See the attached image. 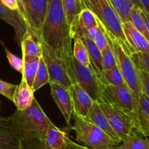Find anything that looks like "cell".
<instances>
[{"instance_id":"obj_1","label":"cell","mask_w":149,"mask_h":149,"mask_svg":"<svg viewBox=\"0 0 149 149\" xmlns=\"http://www.w3.org/2000/svg\"><path fill=\"white\" fill-rule=\"evenodd\" d=\"M71 40L62 0H49L40 42L50 48L69 66L73 67L74 56Z\"/></svg>"},{"instance_id":"obj_2","label":"cell","mask_w":149,"mask_h":149,"mask_svg":"<svg viewBox=\"0 0 149 149\" xmlns=\"http://www.w3.org/2000/svg\"><path fill=\"white\" fill-rule=\"evenodd\" d=\"M13 132L20 140H45L49 125L52 123L36 98L33 104L23 111L16 110L9 116Z\"/></svg>"},{"instance_id":"obj_3","label":"cell","mask_w":149,"mask_h":149,"mask_svg":"<svg viewBox=\"0 0 149 149\" xmlns=\"http://www.w3.org/2000/svg\"><path fill=\"white\" fill-rule=\"evenodd\" d=\"M83 7L87 8L95 16L108 33L114 38L122 49L130 56V48L127 43L123 29L122 22L116 10L109 0H81Z\"/></svg>"},{"instance_id":"obj_4","label":"cell","mask_w":149,"mask_h":149,"mask_svg":"<svg viewBox=\"0 0 149 149\" xmlns=\"http://www.w3.org/2000/svg\"><path fill=\"white\" fill-rule=\"evenodd\" d=\"M108 45L110 46L116 58L117 66L124 77L127 86L132 93L137 104H139L140 97L142 94V87L140 80L138 71L134 64L132 58L122 49L120 44L106 31Z\"/></svg>"},{"instance_id":"obj_5","label":"cell","mask_w":149,"mask_h":149,"mask_svg":"<svg viewBox=\"0 0 149 149\" xmlns=\"http://www.w3.org/2000/svg\"><path fill=\"white\" fill-rule=\"evenodd\" d=\"M101 94L102 97L100 100L122 111L134 119L140 133L138 106L127 84L120 86H102Z\"/></svg>"},{"instance_id":"obj_6","label":"cell","mask_w":149,"mask_h":149,"mask_svg":"<svg viewBox=\"0 0 149 149\" xmlns=\"http://www.w3.org/2000/svg\"><path fill=\"white\" fill-rule=\"evenodd\" d=\"M76 133V139L92 149H109L119 146L103 131L90 122L75 117V123L71 127Z\"/></svg>"},{"instance_id":"obj_7","label":"cell","mask_w":149,"mask_h":149,"mask_svg":"<svg viewBox=\"0 0 149 149\" xmlns=\"http://www.w3.org/2000/svg\"><path fill=\"white\" fill-rule=\"evenodd\" d=\"M42 58L47 68L49 83L55 82L68 89L76 83L74 66L71 67L64 61L58 58L49 47L41 42Z\"/></svg>"},{"instance_id":"obj_8","label":"cell","mask_w":149,"mask_h":149,"mask_svg":"<svg viewBox=\"0 0 149 149\" xmlns=\"http://www.w3.org/2000/svg\"><path fill=\"white\" fill-rule=\"evenodd\" d=\"M17 3L18 12L27 24L29 31L40 41L49 0H17Z\"/></svg>"},{"instance_id":"obj_9","label":"cell","mask_w":149,"mask_h":149,"mask_svg":"<svg viewBox=\"0 0 149 149\" xmlns=\"http://www.w3.org/2000/svg\"><path fill=\"white\" fill-rule=\"evenodd\" d=\"M97 103L121 142H123L130 136L141 137L135 122L130 116L113 107L103 100H99Z\"/></svg>"},{"instance_id":"obj_10","label":"cell","mask_w":149,"mask_h":149,"mask_svg":"<svg viewBox=\"0 0 149 149\" xmlns=\"http://www.w3.org/2000/svg\"><path fill=\"white\" fill-rule=\"evenodd\" d=\"M74 77L76 83L79 84L89 95L93 101L97 102L102 97V85L94 71L90 68L79 63L73 59Z\"/></svg>"},{"instance_id":"obj_11","label":"cell","mask_w":149,"mask_h":149,"mask_svg":"<svg viewBox=\"0 0 149 149\" xmlns=\"http://www.w3.org/2000/svg\"><path fill=\"white\" fill-rule=\"evenodd\" d=\"M68 91L72 102L73 114L75 117L87 121L89 112L94 103L93 100L77 83L73 84Z\"/></svg>"},{"instance_id":"obj_12","label":"cell","mask_w":149,"mask_h":149,"mask_svg":"<svg viewBox=\"0 0 149 149\" xmlns=\"http://www.w3.org/2000/svg\"><path fill=\"white\" fill-rule=\"evenodd\" d=\"M50 86L51 95L59 108L65 122L70 126V121L73 114L72 102L68 89L55 82L49 83Z\"/></svg>"},{"instance_id":"obj_13","label":"cell","mask_w":149,"mask_h":149,"mask_svg":"<svg viewBox=\"0 0 149 149\" xmlns=\"http://www.w3.org/2000/svg\"><path fill=\"white\" fill-rule=\"evenodd\" d=\"M97 25V19L93 13L87 8H83L69 26V33L71 39L84 38L86 32L90 28Z\"/></svg>"},{"instance_id":"obj_14","label":"cell","mask_w":149,"mask_h":149,"mask_svg":"<svg viewBox=\"0 0 149 149\" xmlns=\"http://www.w3.org/2000/svg\"><path fill=\"white\" fill-rule=\"evenodd\" d=\"M0 18L14 29L15 33V39L20 46L23 37L29 31V28L20 13L9 10L0 3Z\"/></svg>"},{"instance_id":"obj_15","label":"cell","mask_w":149,"mask_h":149,"mask_svg":"<svg viewBox=\"0 0 149 149\" xmlns=\"http://www.w3.org/2000/svg\"><path fill=\"white\" fill-rule=\"evenodd\" d=\"M122 29L132 54L149 52V42L135 29L130 21L122 23Z\"/></svg>"},{"instance_id":"obj_16","label":"cell","mask_w":149,"mask_h":149,"mask_svg":"<svg viewBox=\"0 0 149 149\" xmlns=\"http://www.w3.org/2000/svg\"><path fill=\"white\" fill-rule=\"evenodd\" d=\"M87 121H89L94 125H95L96 127H97L99 129L103 131L106 135H109L112 140H113L116 143L120 145L122 142L119 139V138L116 135V134L115 133L113 130L112 129L107 117L104 114L103 111L101 110L97 102L94 101V103H93V106H92L90 112H89Z\"/></svg>"},{"instance_id":"obj_17","label":"cell","mask_w":149,"mask_h":149,"mask_svg":"<svg viewBox=\"0 0 149 149\" xmlns=\"http://www.w3.org/2000/svg\"><path fill=\"white\" fill-rule=\"evenodd\" d=\"M21 141L13 132L8 117L0 116V149H20Z\"/></svg>"},{"instance_id":"obj_18","label":"cell","mask_w":149,"mask_h":149,"mask_svg":"<svg viewBox=\"0 0 149 149\" xmlns=\"http://www.w3.org/2000/svg\"><path fill=\"white\" fill-rule=\"evenodd\" d=\"M34 99L33 90L29 87L24 79L22 78L21 81L15 90L12 101L15 105L17 110L23 111L33 104Z\"/></svg>"},{"instance_id":"obj_19","label":"cell","mask_w":149,"mask_h":149,"mask_svg":"<svg viewBox=\"0 0 149 149\" xmlns=\"http://www.w3.org/2000/svg\"><path fill=\"white\" fill-rule=\"evenodd\" d=\"M68 138L66 129L59 128L52 123L48 128L44 142L51 149H65Z\"/></svg>"},{"instance_id":"obj_20","label":"cell","mask_w":149,"mask_h":149,"mask_svg":"<svg viewBox=\"0 0 149 149\" xmlns=\"http://www.w3.org/2000/svg\"><path fill=\"white\" fill-rule=\"evenodd\" d=\"M81 40L82 41L88 51L90 60V68L94 71L99 79L100 74L103 72L101 51L99 49L93 40L86 38H81Z\"/></svg>"},{"instance_id":"obj_21","label":"cell","mask_w":149,"mask_h":149,"mask_svg":"<svg viewBox=\"0 0 149 149\" xmlns=\"http://www.w3.org/2000/svg\"><path fill=\"white\" fill-rule=\"evenodd\" d=\"M23 56H42V48L41 42L29 31L23 37L20 44Z\"/></svg>"},{"instance_id":"obj_22","label":"cell","mask_w":149,"mask_h":149,"mask_svg":"<svg viewBox=\"0 0 149 149\" xmlns=\"http://www.w3.org/2000/svg\"><path fill=\"white\" fill-rule=\"evenodd\" d=\"M40 58L32 56H23V74H22V78L24 79L31 89H33V81H34L36 72H37Z\"/></svg>"},{"instance_id":"obj_23","label":"cell","mask_w":149,"mask_h":149,"mask_svg":"<svg viewBox=\"0 0 149 149\" xmlns=\"http://www.w3.org/2000/svg\"><path fill=\"white\" fill-rule=\"evenodd\" d=\"M99 81L102 86H120L126 84L117 65L106 71H103L99 77Z\"/></svg>"},{"instance_id":"obj_24","label":"cell","mask_w":149,"mask_h":149,"mask_svg":"<svg viewBox=\"0 0 149 149\" xmlns=\"http://www.w3.org/2000/svg\"><path fill=\"white\" fill-rule=\"evenodd\" d=\"M63 7L68 26L78 15L84 7L81 0H62Z\"/></svg>"},{"instance_id":"obj_25","label":"cell","mask_w":149,"mask_h":149,"mask_svg":"<svg viewBox=\"0 0 149 149\" xmlns=\"http://www.w3.org/2000/svg\"><path fill=\"white\" fill-rule=\"evenodd\" d=\"M122 23L130 21V13L132 5L129 0H109Z\"/></svg>"},{"instance_id":"obj_26","label":"cell","mask_w":149,"mask_h":149,"mask_svg":"<svg viewBox=\"0 0 149 149\" xmlns=\"http://www.w3.org/2000/svg\"><path fill=\"white\" fill-rule=\"evenodd\" d=\"M130 22L135 29L138 31L149 42V33L143 17L142 10L134 6L132 7L130 13Z\"/></svg>"},{"instance_id":"obj_27","label":"cell","mask_w":149,"mask_h":149,"mask_svg":"<svg viewBox=\"0 0 149 149\" xmlns=\"http://www.w3.org/2000/svg\"><path fill=\"white\" fill-rule=\"evenodd\" d=\"M49 83V77L48 73L47 68L46 66L45 61L42 56L39 59V67H38L37 72L35 77L33 85V92H36L39 89L42 88L44 85Z\"/></svg>"},{"instance_id":"obj_28","label":"cell","mask_w":149,"mask_h":149,"mask_svg":"<svg viewBox=\"0 0 149 149\" xmlns=\"http://www.w3.org/2000/svg\"><path fill=\"white\" fill-rule=\"evenodd\" d=\"M73 56L79 63L87 67H90V60L88 51L81 39L74 40Z\"/></svg>"},{"instance_id":"obj_29","label":"cell","mask_w":149,"mask_h":149,"mask_svg":"<svg viewBox=\"0 0 149 149\" xmlns=\"http://www.w3.org/2000/svg\"><path fill=\"white\" fill-rule=\"evenodd\" d=\"M119 146L122 149H149V140L140 136H130Z\"/></svg>"},{"instance_id":"obj_30","label":"cell","mask_w":149,"mask_h":149,"mask_svg":"<svg viewBox=\"0 0 149 149\" xmlns=\"http://www.w3.org/2000/svg\"><path fill=\"white\" fill-rule=\"evenodd\" d=\"M138 70H142L149 74V52H137L130 55Z\"/></svg>"},{"instance_id":"obj_31","label":"cell","mask_w":149,"mask_h":149,"mask_svg":"<svg viewBox=\"0 0 149 149\" xmlns=\"http://www.w3.org/2000/svg\"><path fill=\"white\" fill-rule=\"evenodd\" d=\"M101 52L103 71H106L117 65L114 54L109 45Z\"/></svg>"},{"instance_id":"obj_32","label":"cell","mask_w":149,"mask_h":149,"mask_svg":"<svg viewBox=\"0 0 149 149\" xmlns=\"http://www.w3.org/2000/svg\"><path fill=\"white\" fill-rule=\"evenodd\" d=\"M1 45L4 47V49L5 50L6 56H7V60H8V62L10 63V66L15 69V71H18L20 74H23V57L21 58H19L17 55H14L13 53H12L7 47H6L5 45L3 44L2 42H1Z\"/></svg>"},{"instance_id":"obj_33","label":"cell","mask_w":149,"mask_h":149,"mask_svg":"<svg viewBox=\"0 0 149 149\" xmlns=\"http://www.w3.org/2000/svg\"><path fill=\"white\" fill-rule=\"evenodd\" d=\"M97 31L96 33L95 38L94 39V42L97 45L100 51H103L106 47L108 46V41L106 35V30L104 27L101 25V23L97 20Z\"/></svg>"},{"instance_id":"obj_34","label":"cell","mask_w":149,"mask_h":149,"mask_svg":"<svg viewBox=\"0 0 149 149\" xmlns=\"http://www.w3.org/2000/svg\"><path fill=\"white\" fill-rule=\"evenodd\" d=\"M138 114L141 118H149V97L142 93L138 104Z\"/></svg>"},{"instance_id":"obj_35","label":"cell","mask_w":149,"mask_h":149,"mask_svg":"<svg viewBox=\"0 0 149 149\" xmlns=\"http://www.w3.org/2000/svg\"><path fill=\"white\" fill-rule=\"evenodd\" d=\"M20 149H51L43 141L39 139L24 140L21 141Z\"/></svg>"},{"instance_id":"obj_36","label":"cell","mask_w":149,"mask_h":149,"mask_svg":"<svg viewBox=\"0 0 149 149\" xmlns=\"http://www.w3.org/2000/svg\"><path fill=\"white\" fill-rule=\"evenodd\" d=\"M16 87H17L16 84L8 83L0 79V94L11 101L13 100V94H14Z\"/></svg>"},{"instance_id":"obj_37","label":"cell","mask_w":149,"mask_h":149,"mask_svg":"<svg viewBox=\"0 0 149 149\" xmlns=\"http://www.w3.org/2000/svg\"><path fill=\"white\" fill-rule=\"evenodd\" d=\"M138 71L143 93H145L149 97V74L142 70H138Z\"/></svg>"},{"instance_id":"obj_38","label":"cell","mask_w":149,"mask_h":149,"mask_svg":"<svg viewBox=\"0 0 149 149\" xmlns=\"http://www.w3.org/2000/svg\"><path fill=\"white\" fill-rule=\"evenodd\" d=\"M140 133L142 137H149V118L139 119Z\"/></svg>"},{"instance_id":"obj_39","label":"cell","mask_w":149,"mask_h":149,"mask_svg":"<svg viewBox=\"0 0 149 149\" xmlns=\"http://www.w3.org/2000/svg\"><path fill=\"white\" fill-rule=\"evenodd\" d=\"M1 4L13 11H18V3L17 0H0Z\"/></svg>"},{"instance_id":"obj_40","label":"cell","mask_w":149,"mask_h":149,"mask_svg":"<svg viewBox=\"0 0 149 149\" xmlns=\"http://www.w3.org/2000/svg\"><path fill=\"white\" fill-rule=\"evenodd\" d=\"M65 149H92L88 148V147L85 146L80 145V144L77 143L74 141H73L72 140L70 139V138L68 137V140H67V143H66V147Z\"/></svg>"},{"instance_id":"obj_41","label":"cell","mask_w":149,"mask_h":149,"mask_svg":"<svg viewBox=\"0 0 149 149\" xmlns=\"http://www.w3.org/2000/svg\"><path fill=\"white\" fill-rule=\"evenodd\" d=\"M97 26L90 28V29H88V31L86 32L84 38H86V39H91V40L94 41L95 38V36H96V33H97Z\"/></svg>"},{"instance_id":"obj_42","label":"cell","mask_w":149,"mask_h":149,"mask_svg":"<svg viewBox=\"0 0 149 149\" xmlns=\"http://www.w3.org/2000/svg\"><path fill=\"white\" fill-rule=\"evenodd\" d=\"M142 5L143 10L149 15V0H139Z\"/></svg>"},{"instance_id":"obj_43","label":"cell","mask_w":149,"mask_h":149,"mask_svg":"<svg viewBox=\"0 0 149 149\" xmlns=\"http://www.w3.org/2000/svg\"><path fill=\"white\" fill-rule=\"evenodd\" d=\"M142 15L143 17L144 22H145L146 26V29L148 30V32L149 33V15L146 13L145 11L142 10Z\"/></svg>"},{"instance_id":"obj_44","label":"cell","mask_w":149,"mask_h":149,"mask_svg":"<svg viewBox=\"0 0 149 149\" xmlns=\"http://www.w3.org/2000/svg\"><path fill=\"white\" fill-rule=\"evenodd\" d=\"M129 1H130L131 4H132L134 7H138V8L141 9V10H143L142 5H141V2H140L139 0H129Z\"/></svg>"},{"instance_id":"obj_45","label":"cell","mask_w":149,"mask_h":149,"mask_svg":"<svg viewBox=\"0 0 149 149\" xmlns=\"http://www.w3.org/2000/svg\"><path fill=\"white\" fill-rule=\"evenodd\" d=\"M109 149H122V148H121L119 146H113V147H112V148H109Z\"/></svg>"},{"instance_id":"obj_46","label":"cell","mask_w":149,"mask_h":149,"mask_svg":"<svg viewBox=\"0 0 149 149\" xmlns=\"http://www.w3.org/2000/svg\"><path fill=\"white\" fill-rule=\"evenodd\" d=\"M0 111H1V104H0Z\"/></svg>"},{"instance_id":"obj_47","label":"cell","mask_w":149,"mask_h":149,"mask_svg":"<svg viewBox=\"0 0 149 149\" xmlns=\"http://www.w3.org/2000/svg\"><path fill=\"white\" fill-rule=\"evenodd\" d=\"M0 104H1V100H0Z\"/></svg>"},{"instance_id":"obj_48","label":"cell","mask_w":149,"mask_h":149,"mask_svg":"<svg viewBox=\"0 0 149 149\" xmlns=\"http://www.w3.org/2000/svg\"><path fill=\"white\" fill-rule=\"evenodd\" d=\"M0 3H1V2H0Z\"/></svg>"}]
</instances>
